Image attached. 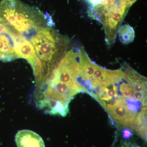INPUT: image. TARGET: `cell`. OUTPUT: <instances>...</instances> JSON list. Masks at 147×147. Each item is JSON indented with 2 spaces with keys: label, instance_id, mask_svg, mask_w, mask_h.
<instances>
[{
  "label": "cell",
  "instance_id": "ba28073f",
  "mask_svg": "<svg viewBox=\"0 0 147 147\" xmlns=\"http://www.w3.org/2000/svg\"><path fill=\"white\" fill-rule=\"evenodd\" d=\"M125 104L129 112L134 114H137L142 106L141 102L135 100L134 98H129L125 99Z\"/></svg>",
  "mask_w": 147,
  "mask_h": 147
},
{
  "label": "cell",
  "instance_id": "7c38bea8",
  "mask_svg": "<svg viewBox=\"0 0 147 147\" xmlns=\"http://www.w3.org/2000/svg\"><path fill=\"white\" fill-rule=\"evenodd\" d=\"M137 1V0H124L127 7L128 8H129V7Z\"/></svg>",
  "mask_w": 147,
  "mask_h": 147
},
{
  "label": "cell",
  "instance_id": "8992f818",
  "mask_svg": "<svg viewBox=\"0 0 147 147\" xmlns=\"http://www.w3.org/2000/svg\"><path fill=\"white\" fill-rule=\"evenodd\" d=\"M117 34L119 40L123 45H128L133 42L135 37L134 29L129 24L120 26Z\"/></svg>",
  "mask_w": 147,
  "mask_h": 147
},
{
  "label": "cell",
  "instance_id": "8fae6325",
  "mask_svg": "<svg viewBox=\"0 0 147 147\" xmlns=\"http://www.w3.org/2000/svg\"><path fill=\"white\" fill-rule=\"evenodd\" d=\"M102 0H87L91 5L92 6V8L99 5L102 2Z\"/></svg>",
  "mask_w": 147,
  "mask_h": 147
},
{
  "label": "cell",
  "instance_id": "3957f363",
  "mask_svg": "<svg viewBox=\"0 0 147 147\" xmlns=\"http://www.w3.org/2000/svg\"><path fill=\"white\" fill-rule=\"evenodd\" d=\"M107 112L113 120L120 126L133 128L135 116L129 111L124 98H123L117 105Z\"/></svg>",
  "mask_w": 147,
  "mask_h": 147
},
{
  "label": "cell",
  "instance_id": "7a4b0ae2",
  "mask_svg": "<svg viewBox=\"0 0 147 147\" xmlns=\"http://www.w3.org/2000/svg\"><path fill=\"white\" fill-rule=\"evenodd\" d=\"M128 9L124 0H119L98 19L103 25L105 41L109 45L115 42L119 28Z\"/></svg>",
  "mask_w": 147,
  "mask_h": 147
},
{
  "label": "cell",
  "instance_id": "9c48e42d",
  "mask_svg": "<svg viewBox=\"0 0 147 147\" xmlns=\"http://www.w3.org/2000/svg\"><path fill=\"white\" fill-rule=\"evenodd\" d=\"M134 96L136 100L142 102L144 99L147 98V93L135 92H134Z\"/></svg>",
  "mask_w": 147,
  "mask_h": 147
},
{
  "label": "cell",
  "instance_id": "4fadbf2b",
  "mask_svg": "<svg viewBox=\"0 0 147 147\" xmlns=\"http://www.w3.org/2000/svg\"><path fill=\"white\" fill-rule=\"evenodd\" d=\"M122 147H140L139 146H137V145L134 144H131V143H125L123 145Z\"/></svg>",
  "mask_w": 147,
  "mask_h": 147
},
{
  "label": "cell",
  "instance_id": "52a82bcc",
  "mask_svg": "<svg viewBox=\"0 0 147 147\" xmlns=\"http://www.w3.org/2000/svg\"><path fill=\"white\" fill-rule=\"evenodd\" d=\"M117 0H102L99 5L92 8L90 11L91 16L98 20L100 16L105 13L116 3Z\"/></svg>",
  "mask_w": 147,
  "mask_h": 147
},
{
  "label": "cell",
  "instance_id": "5b68a950",
  "mask_svg": "<svg viewBox=\"0 0 147 147\" xmlns=\"http://www.w3.org/2000/svg\"><path fill=\"white\" fill-rule=\"evenodd\" d=\"M134 128L137 134L147 141V108L144 107L135 118Z\"/></svg>",
  "mask_w": 147,
  "mask_h": 147
},
{
  "label": "cell",
  "instance_id": "30bf717a",
  "mask_svg": "<svg viewBox=\"0 0 147 147\" xmlns=\"http://www.w3.org/2000/svg\"><path fill=\"white\" fill-rule=\"evenodd\" d=\"M131 132L128 128H125L123 131V136L125 139H129L131 137Z\"/></svg>",
  "mask_w": 147,
  "mask_h": 147
},
{
  "label": "cell",
  "instance_id": "6da1fadb",
  "mask_svg": "<svg viewBox=\"0 0 147 147\" xmlns=\"http://www.w3.org/2000/svg\"><path fill=\"white\" fill-rule=\"evenodd\" d=\"M0 24L12 36H21L30 40L41 28L54 23L47 13L20 0H2Z\"/></svg>",
  "mask_w": 147,
  "mask_h": 147
},
{
  "label": "cell",
  "instance_id": "277c9868",
  "mask_svg": "<svg viewBox=\"0 0 147 147\" xmlns=\"http://www.w3.org/2000/svg\"><path fill=\"white\" fill-rule=\"evenodd\" d=\"M15 140L18 147H45L41 137L28 129L18 131L15 136Z\"/></svg>",
  "mask_w": 147,
  "mask_h": 147
}]
</instances>
